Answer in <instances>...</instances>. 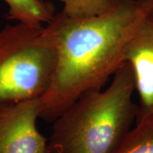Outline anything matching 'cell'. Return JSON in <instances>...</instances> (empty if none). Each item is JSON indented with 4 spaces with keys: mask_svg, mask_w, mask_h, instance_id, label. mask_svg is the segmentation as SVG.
Returning <instances> with one entry per match:
<instances>
[{
    "mask_svg": "<svg viewBox=\"0 0 153 153\" xmlns=\"http://www.w3.org/2000/svg\"><path fill=\"white\" fill-rule=\"evenodd\" d=\"M152 11L153 0H123L89 18L55 14L43 29L57 62L48 87L38 98L39 118L53 122L82 94L101 89L126 62L128 43Z\"/></svg>",
    "mask_w": 153,
    "mask_h": 153,
    "instance_id": "1",
    "label": "cell"
},
{
    "mask_svg": "<svg viewBox=\"0 0 153 153\" xmlns=\"http://www.w3.org/2000/svg\"><path fill=\"white\" fill-rule=\"evenodd\" d=\"M114 153H153V111L136 118L135 126Z\"/></svg>",
    "mask_w": 153,
    "mask_h": 153,
    "instance_id": "7",
    "label": "cell"
},
{
    "mask_svg": "<svg viewBox=\"0 0 153 153\" xmlns=\"http://www.w3.org/2000/svg\"><path fill=\"white\" fill-rule=\"evenodd\" d=\"M9 7L6 18L32 27H43L55 15L53 4L44 0H3Z\"/></svg>",
    "mask_w": 153,
    "mask_h": 153,
    "instance_id": "6",
    "label": "cell"
},
{
    "mask_svg": "<svg viewBox=\"0 0 153 153\" xmlns=\"http://www.w3.org/2000/svg\"><path fill=\"white\" fill-rule=\"evenodd\" d=\"M133 70L125 62L108 87L89 91L53 122L49 153H114L136 122Z\"/></svg>",
    "mask_w": 153,
    "mask_h": 153,
    "instance_id": "2",
    "label": "cell"
},
{
    "mask_svg": "<svg viewBox=\"0 0 153 153\" xmlns=\"http://www.w3.org/2000/svg\"><path fill=\"white\" fill-rule=\"evenodd\" d=\"M63 3L62 12L71 18H89L106 13L123 0H57Z\"/></svg>",
    "mask_w": 153,
    "mask_h": 153,
    "instance_id": "8",
    "label": "cell"
},
{
    "mask_svg": "<svg viewBox=\"0 0 153 153\" xmlns=\"http://www.w3.org/2000/svg\"><path fill=\"white\" fill-rule=\"evenodd\" d=\"M38 118V98L0 104V153H49Z\"/></svg>",
    "mask_w": 153,
    "mask_h": 153,
    "instance_id": "4",
    "label": "cell"
},
{
    "mask_svg": "<svg viewBox=\"0 0 153 153\" xmlns=\"http://www.w3.org/2000/svg\"><path fill=\"white\" fill-rule=\"evenodd\" d=\"M139 96L137 118L153 111V11L145 17L125 51Z\"/></svg>",
    "mask_w": 153,
    "mask_h": 153,
    "instance_id": "5",
    "label": "cell"
},
{
    "mask_svg": "<svg viewBox=\"0 0 153 153\" xmlns=\"http://www.w3.org/2000/svg\"><path fill=\"white\" fill-rule=\"evenodd\" d=\"M43 29L17 23L0 30V104L40 98L48 87L57 53Z\"/></svg>",
    "mask_w": 153,
    "mask_h": 153,
    "instance_id": "3",
    "label": "cell"
}]
</instances>
